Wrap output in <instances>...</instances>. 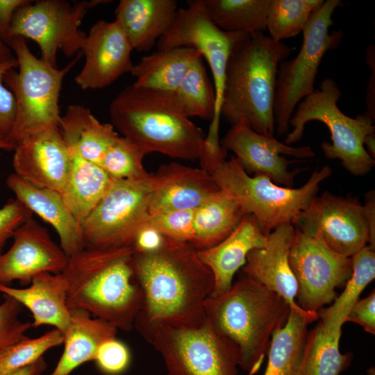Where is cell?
<instances>
[{
    "label": "cell",
    "mask_w": 375,
    "mask_h": 375,
    "mask_svg": "<svg viewBox=\"0 0 375 375\" xmlns=\"http://www.w3.org/2000/svg\"><path fill=\"white\" fill-rule=\"evenodd\" d=\"M131 265L144 294L134 327L147 341L161 326L198 327L206 322L213 276L190 243L165 238L155 251L134 252Z\"/></svg>",
    "instance_id": "obj_1"
},
{
    "label": "cell",
    "mask_w": 375,
    "mask_h": 375,
    "mask_svg": "<svg viewBox=\"0 0 375 375\" xmlns=\"http://www.w3.org/2000/svg\"><path fill=\"white\" fill-rule=\"evenodd\" d=\"M131 247L85 248L68 258L61 272L67 283V306L130 331L144 294L131 265Z\"/></svg>",
    "instance_id": "obj_2"
},
{
    "label": "cell",
    "mask_w": 375,
    "mask_h": 375,
    "mask_svg": "<svg viewBox=\"0 0 375 375\" xmlns=\"http://www.w3.org/2000/svg\"><path fill=\"white\" fill-rule=\"evenodd\" d=\"M293 51L262 31L245 34L228 58L220 117L232 125L244 119L256 133L274 138L277 70Z\"/></svg>",
    "instance_id": "obj_3"
},
{
    "label": "cell",
    "mask_w": 375,
    "mask_h": 375,
    "mask_svg": "<svg viewBox=\"0 0 375 375\" xmlns=\"http://www.w3.org/2000/svg\"><path fill=\"white\" fill-rule=\"evenodd\" d=\"M290 311L282 297L244 274L224 293L204 302L206 320L238 346L240 367L249 375L259 369L273 334Z\"/></svg>",
    "instance_id": "obj_4"
},
{
    "label": "cell",
    "mask_w": 375,
    "mask_h": 375,
    "mask_svg": "<svg viewBox=\"0 0 375 375\" xmlns=\"http://www.w3.org/2000/svg\"><path fill=\"white\" fill-rule=\"evenodd\" d=\"M111 124L147 154L199 159L206 134L181 114L165 94L126 86L109 106Z\"/></svg>",
    "instance_id": "obj_5"
},
{
    "label": "cell",
    "mask_w": 375,
    "mask_h": 375,
    "mask_svg": "<svg viewBox=\"0 0 375 375\" xmlns=\"http://www.w3.org/2000/svg\"><path fill=\"white\" fill-rule=\"evenodd\" d=\"M17 60L18 71L8 70L3 76L16 102V117L8 140L15 147L26 137L49 128H59L62 115L59 98L63 79L83 56L65 67H56L36 57L22 37L8 42Z\"/></svg>",
    "instance_id": "obj_6"
},
{
    "label": "cell",
    "mask_w": 375,
    "mask_h": 375,
    "mask_svg": "<svg viewBox=\"0 0 375 375\" xmlns=\"http://www.w3.org/2000/svg\"><path fill=\"white\" fill-rule=\"evenodd\" d=\"M323 166L312 172L298 188L280 186L264 175L250 176L240 160L232 156L210 172L218 187L231 195L246 214L256 219L261 232L267 236L278 226L291 224L317 195L319 184L332 174Z\"/></svg>",
    "instance_id": "obj_7"
},
{
    "label": "cell",
    "mask_w": 375,
    "mask_h": 375,
    "mask_svg": "<svg viewBox=\"0 0 375 375\" xmlns=\"http://www.w3.org/2000/svg\"><path fill=\"white\" fill-rule=\"evenodd\" d=\"M341 95L336 82L331 78H324L319 89H315L297 104L290 121L293 129L288 134L284 144L290 145L299 142L308 122H321L328 128L332 141L321 144L324 156L328 159L340 160L349 172L363 176L375 165V160L363 144L365 138L375 133L374 122L365 113L356 118L343 113L338 106Z\"/></svg>",
    "instance_id": "obj_8"
},
{
    "label": "cell",
    "mask_w": 375,
    "mask_h": 375,
    "mask_svg": "<svg viewBox=\"0 0 375 375\" xmlns=\"http://www.w3.org/2000/svg\"><path fill=\"white\" fill-rule=\"evenodd\" d=\"M343 5L340 0H326L315 10L306 24L303 42L298 54L280 62L276 74L274 117L278 134L288 133L294 108L314 92L319 67L326 51L337 48L344 33L330 32L335 9Z\"/></svg>",
    "instance_id": "obj_9"
},
{
    "label": "cell",
    "mask_w": 375,
    "mask_h": 375,
    "mask_svg": "<svg viewBox=\"0 0 375 375\" xmlns=\"http://www.w3.org/2000/svg\"><path fill=\"white\" fill-rule=\"evenodd\" d=\"M178 8L175 18L157 42L158 49L189 47L197 50L211 71L215 93V108L206 135L204 147L210 151L221 148L219 138L220 110L228 58L244 33L226 32L212 20L205 0H191Z\"/></svg>",
    "instance_id": "obj_10"
},
{
    "label": "cell",
    "mask_w": 375,
    "mask_h": 375,
    "mask_svg": "<svg viewBox=\"0 0 375 375\" xmlns=\"http://www.w3.org/2000/svg\"><path fill=\"white\" fill-rule=\"evenodd\" d=\"M147 341L160 354L167 375H238V346L206 319L198 327L159 326Z\"/></svg>",
    "instance_id": "obj_11"
},
{
    "label": "cell",
    "mask_w": 375,
    "mask_h": 375,
    "mask_svg": "<svg viewBox=\"0 0 375 375\" xmlns=\"http://www.w3.org/2000/svg\"><path fill=\"white\" fill-rule=\"evenodd\" d=\"M109 2L29 0L15 12L10 39L13 37L31 39L39 46L40 58L57 67L58 50L71 57L81 49L86 34L79 27L88 11Z\"/></svg>",
    "instance_id": "obj_12"
},
{
    "label": "cell",
    "mask_w": 375,
    "mask_h": 375,
    "mask_svg": "<svg viewBox=\"0 0 375 375\" xmlns=\"http://www.w3.org/2000/svg\"><path fill=\"white\" fill-rule=\"evenodd\" d=\"M151 192V174L142 179L114 180L81 224L85 247H131L136 232L149 217Z\"/></svg>",
    "instance_id": "obj_13"
},
{
    "label": "cell",
    "mask_w": 375,
    "mask_h": 375,
    "mask_svg": "<svg viewBox=\"0 0 375 375\" xmlns=\"http://www.w3.org/2000/svg\"><path fill=\"white\" fill-rule=\"evenodd\" d=\"M289 263L297 283V304L317 312L338 297L352 274L351 258L335 253L319 239L295 228Z\"/></svg>",
    "instance_id": "obj_14"
},
{
    "label": "cell",
    "mask_w": 375,
    "mask_h": 375,
    "mask_svg": "<svg viewBox=\"0 0 375 375\" xmlns=\"http://www.w3.org/2000/svg\"><path fill=\"white\" fill-rule=\"evenodd\" d=\"M292 224L319 239L335 253L349 258L370 240L369 224L358 199L329 192L315 196Z\"/></svg>",
    "instance_id": "obj_15"
},
{
    "label": "cell",
    "mask_w": 375,
    "mask_h": 375,
    "mask_svg": "<svg viewBox=\"0 0 375 375\" xmlns=\"http://www.w3.org/2000/svg\"><path fill=\"white\" fill-rule=\"evenodd\" d=\"M219 143L224 150L235 154L247 174L266 176L288 188L293 186L296 175L303 169L289 170L290 162L281 155L301 159L315 156L309 146L293 147L256 133L244 119L232 125Z\"/></svg>",
    "instance_id": "obj_16"
},
{
    "label": "cell",
    "mask_w": 375,
    "mask_h": 375,
    "mask_svg": "<svg viewBox=\"0 0 375 375\" xmlns=\"http://www.w3.org/2000/svg\"><path fill=\"white\" fill-rule=\"evenodd\" d=\"M12 238L10 249L0 253V285L13 281L28 285L38 274H60L65 269L69 257L33 218L20 226Z\"/></svg>",
    "instance_id": "obj_17"
},
{
    "label": "cell",
    "mask_w": 375,
    "mask_h": 375,
    "mask_svg": "<svg viewBox=\"0 0 375 375\" xmlns=\"http://www.w3.org/2000/svg\"><path fill=\"white\" fill-rule=\"evenodd\" d=\"M81 51L85 62L74 81L82 90L104 88L130 73L133 66V49L116 20L94 23Z\"/></svg>",
    "instance_id": "obj_18"
},
{
    "label": "cell",
    "mask_w": 375,
    "mask_h": 375,
    "mask_svg": "<svg viewBox=\"0 0 375 375\" xmlns=\"http://www.w3.org/2000/svg\"><path fill=\"white\" fill-rule=\"evenodd\" d=\"M294 233L295 228L291 224L276 228L267 236L263 247L254 249L248 253L242 271L282 297L291 310L310 324L319 319L317 312L302 309L295 299L297 283L289 263Z\"/></svg>",
    "instance_id": "obj_19"
},
{
    "label": "cell",
    "mask_w": 375,
    "mask_h": 375,
    "mask_svg": "<svg viewBox=\"0 0 375 375\" xmlns=\"http://www.w3.org/2000/svg\"><path fill=\"white\" fill-rule=\"evenodd\" d=\"M13 151L15 174L37 187L62 193L69 157L59 128L33 133L22 140Z\"/></svg>",
    "instance_id": "obj_20"
},
{
    "label": "cell",
    "mask_w": 375,
    "mask_h": 375,
    "mask_svg": "<svg viewBox=\"0 0 375 375\" xmlns=\"http://www.w3.org/2000/svg\"><path fill=\"white\" fill-rule=\"evenodd\" d=\"M149 215L177 210H194L220 188L203 169L178 162L163 164L151 174Z\"/></svg>",
    "instance_id": "obj_21"
},
{
    "label": "cell",
    "mask_w": 375,
    "mask_h": 375,
    "mask_svg": "<svg viewBox=\"0 0 375 375\" xmlns=\"http://www.w3.org/2000/svg\"><path fill=\"white\" fill-rule=\"evenodd\" d=\"M6 182L18 201L53 227L60 239V247L68 257L85 248L81 224L60 193L37 187L15 173L10 174Z\"/></svg>",
    "instance_id": "obj_22"
},
{
    "label": "cell",
    "mask_w": 375,
    "mask_h": 375,
    "mask_svg": "<svg viewBox=\"0 0 375 375\" xmlns=\"http://www.w3.org/2000/svg\"><path fill=\"white\" fill-rule=\"evenodd\" d=\"M267 240L254 217L246 214L236 228L222 241L211 247L197 250L201 262L210 270L214 280L210 297L222 294L233 284L235 273L246 262L248 253L262 248Z\"/></svg>",
    "instance_id": "obj_23"
},
{
    "label": "cell",
    "mask_w": 375,
    "mask_h": 375,
    "mask_svg": "<svg viewBox=\"0 0 375 375\" xmlns=\"http://www.w3.org/2000/svg\"><path fill=\"white\" fill-rule=\"evenodd\" d=\"M67 283L62 273L42 272L25 288L0 285V292L10 296L32 313V327L50 325L65 332L70 319Z\"/></svg>",
    "instance_id": "obj_24"
},
{
    "label": "cell",
    "mask_w": 375,
    "mask_h": 375,
    "mask_svg": "<svg viewBox=\"0 0 375 375\" xmlns=\"http://www.w3.org/2000/svg\"><path fill=\"white\" fill-rule=\"evenodd\" d=\"M178 10L174 0H121L115 20L133 51H148L167 31Z\"/></svg>",
    "instance_id": "obj_25"
},
{
    "label": "cell",
    "mask_w": 375,
    "mask_h": 375,
    "mask_svg": "<svg viewBox=\"0 0 375 375\" xmlns=\"http://www.w3.org/2000/svg\"><path fill=\"white\" fill-rule=\"evenodd\" d=\"M117 328L111 323L82 309H70V319L63 333L64 350L49 375H69L81 365L94 361L105 341L116 338Z\"/></svg>",
    "instance_id": "obj_26"
},
{
    "label": "cell",
    "mask_w": 375,
    "mask_h": 375,
    "mask_svg": "<svg viewBox=\"0 0 375 375\" xmlns=\"http://www.w3.org/2000/svg\"><path fill=\"white\" fill-rule=\"evenodd\" d=\"M66 144L69 161L61 195L74 216L82 224L114 180L100 166L83 158L74 146Z\"/></svg>",
    "instance_id": "obj_27"
},
{
    "label": "cell",
    "mask_w": 375,
    "mask_h": 375,
    "mask_svg": "<svg viewBox=\"0 0 375 375\" xmlns=\"http://www.w3.org/2000/svg\"><path fill=\"white\" fill-rule=\"evenodd\" d=\"M201 58L195 49L177 47L157 49L133 64L131 74L137 88L163 94L173 92L196 60Z\"/></svg>",
    "instance_id": "obj_28"
},
{
    "label": "cell",
    "mask_w": 375,
    "mask_h": 375,
    "mask_svg": "<svg viewBox=\"0 0 375 375\" xmlns=\"http://www.w3.org/2000/svg\"><path fill=\"white\" fill-rule=\"evenodd\" d=\"M59 128L67 144L74 146L83 158L99 166L119 136L111 124L100 122L89 108L81 105L68 107L61 117Z\"/></svg>",
    "instance_id": "obj_29"
},
{
    "label": "cell",
    "mask_w": 375,
    "mask_h": 375,
    "mask_svg": "<svg viewBox=\"0 0 375 375\" xmlns=\"http://www.w3.org/2000/svg\"><path fill=\"white\" fill-rule=\"evenodd\" d=\"M245 215L237 201L220 189L194 209L193 233L190 244L197 250L215 246L236 228Z\"/></svg>",
    "instance_id": "obj_30"
},
{
    "label": "cell",
    "mask_w": 375,
    "mask_h": 375,
    "mask_svg": "<svg viewBox=\"0 0 375 375\" xmlns=\"http://www.w3.org/2000/svg\"><path fill=\"white\" fill-rule=\"evenodd\" d=\"M341 334L329 331L321 322L308 331L295 375H340L346 370L353 354L340 352Z\"/></svg>",
    "instance_id": "obj_31"
},
{
    "label": "cell",
    "mask_w": 375,
    "mask_h": 375,
    "mask_svg": "<svg viewBox=\"0 0 375 375\" xmlns=\"http://www.w3.org/2000/svg\"><path fill=\"white\" fill-rule=\"evenodd\" d=\"M351 258L352 274L344 285L342 294L331 306L317 311L322 324L329 331L342 333L347 315L360 299L365 287L375 278V251L368 244L354 254Z\"/></svg>",
    "instance_id": "obj_32"
},
{
    "label": "cell",
    "mask_w": 375,
    "mask_h": 375,
    "mask_svg": "<svg viewBox=\"0 0 375 375\" xmlns=\"http://www.w3.org/2000/svg\"><path fill=\"white\" fill-rule=\"evenodd\" d=\"M309 323L291 310L285 325L272 335L264 375H295Z\"/></svg>",
    "instance_id": "obj_33"
},
{
    "label": "cell",
    "mask_w": 375,
    "mask_h": 375,
    "mask_svg": "<svg viewBox=\"0 0 375 375\" xmlns=\"http://www.w3.org/2000/svg\"><path fill=\"white\" fill-rule=\"evenodd\" d=\"M165 94L188 118L196 117L212 120L215 108V93L202 57L191 66L178 88Z\"/></svg>",
    "instance_id": "obj_34"
},
{
    "label": "cell",
    "mask_w": 375,
    "mask_h": 375,
    "mask_svg": "<svg viewBox=\"0 0 375 375\" xmlns=\"http://www.w3.org/2000/svg\"><path fill=\"white\" fill-rule=\"evenodd\" d=\"M213 22L231 33H252L266 30L269 0H205Z\"/></svg>",
    "instance_id": "obj_35"
},
{
    "label": "cell",
    "mask_w": 375,
    "mask_h": 375,
    "mask_svg": "<svg viewBox=\"0 0 375 375\" xmlns=\"http://www.w3.org/2000/svg\"><path fill=\"white\" fill-rule=\"evenodd\" d=\"M324 0H269L266 30L275 41L295 37L301 33L312 14Z\"/></svg>",
    "instance_id": "obj_36"
},
{
    "label": "cell",
    "mask_w": 375,
    "mask_h": 375,
    "mask_svg": "<svg viewBox=\"0 0 375 375\" xmlns=\"http://www.w3.org/2000/svg\"><path fill=\"white\" fill-rule=\"evenodd\" d=\"M63 333L53 328L34 338L25 337L0 351V374L9 373L43 357L49 349L63 344Z\"/></svg>",
    "instance_id": "obj_37"
},
{
    "label": "cell",
    "mask_w": 375,
    "mask_h": 375,
    "mask_svg": "<svg viewBox=\"0 0 375 375\" xmlns=\"http://www.w3.org/2000/svg\"><path fill=\"white\" fill-rule=\"evenodd\" d=\"M147 154L138 145L119 135L105 154L100 166L113 180L145 178L150 175L143 165Z\"/></svg>",
    "instance_id": "obj_38"
},
{
    "label": "cell",
    "mask_w": 375,
    "mask_h": 375,
    "mask_svg": "<svg viewBox=\"0 0 375 375\" xmlns=\"http://www.w3.org/2000/svg\"><path fill=\"white\" fill-rule=\"evenodd\" d=\"M194 210H177L149 215L147 222L165 238L190 243L193 233Z\"/></svg>",
    "instance_id": "obj_39"
},
{
    "label": "cell",
    "mask_w": 375,
    "mask_h": 375,
    "mask_svg": "<svg viewBox=\"0 0 375 375\" xmlns=\"http://www.w3.org/2000/svg\"><path fill=\"white\" fill-rule=\"evenodd\" d=\"M3 297L0 303V351L26 337L32 328L31 322L19 319L23 306L10 296Z\"/></svg>",
    "instance_id": "obj_40"
},
{
    "label": "cell",
    "mask_w": 375,
    "mask_h": 375,
    "mask_svg": "<svg viewBox=\"0 0 375 375\" xmlns=\"http://www.w3.org/2000/svg\"><path fill=\"white\" fill-rule=\"evenodd\" d=\"M131 360L128 347L116 338L103 342L94 361L97 368L106 375H119L129 367Z\"/></svg>",
    "instance_id": "obj_41"
},
{
    "label": "cell",
    "mask_w": 375,
    "mask_h": 375,
    "mask_svg": "<svg viewBox=\"0 0 375 375\" xmlns=\"http://www.w3.org/2000/svg\"><path fill=\"white\" fill-rule=\"evenodd\" d=\"M15 56L0 61V135L7 136L13 127L16 117V102L12 91L3 81L5 74L10 69L17 67Z\"/></svg>",
    "instance_id": "obj_42"
},
{
    "label": "cell",
    "mask_w": 375,
    "mask_h": 375,
    "mask_svg": "<svg viewBox=\"0 0 375 375\" xmlns=\"http://www.w3.org/2000/svg\"><path fill=\"white\" fill-rule=\"evenodd\" d=\"M33 218V212L17 199H10L0 208V251L15 231Z\"/></svg>",
    "instance_id": "obj_43"
},
{
    "label": "cell",
    "mask_w": 375,
    "mask_h": 375,
    "mask_svg": "<svg viewBox=\"0 0 375 375\" xmlns=\"http://www.w3.org/2000/svg\"><path fill=\"white\" fill-rule=\"evenodd\" d=\"M351 322L362 326L364 330L375 334V292L365 298L359 299L351 308L345 322Z\"/></svg>",
    "instance_id": "obj_44"
},
{
    "label": "cell",
    "mask_w": 375,
    "mask_h": 375,
    "mask_svg": "<svg viewBox=\"0 0 375 375\" xmlns=\"http://www.w3.org/2000/svg\"><path fill=\"white\" fill-rule=\"evenodd\" d=\"M165 239L161 233L146 222L136 232L131 246L134 252H153L162 247Z\"/></svg>",
    "instance_id": "obj_45"
},
{
    "label": "cell",
    "mask_w": 375,
    "mask_h": 375,
    "mask_svg": "<svg viewBox=\"0 0 375 375\" xmlns=\"http://www.w3.org/2000/svg\"><path fill=\"white\" fill-rule=\"evenodd\" d=\"M29 0H0V39L7 44L16 10Z\"/></svg>",
    "instance_id": "obj_46"
},
{
    "label": "cell",
    "mask_w": 375,
    "mask_h": 375,
    "mask_svg": "<svg viewBox=\"0 0 375 375\" xmlns=\"http://www.w3.org/2000/svg\"><path fill=\"white\" fill-rule=\"evenodd\" d=\"M366 63L370 69L371 74L367 87L366 106L367 114L374 122L375 121V48L369 45L366 52Z\"/></svg>",
    "instance_id": "obj_47"
},
{
    "label": "cell",
    "mask_w": 375,
    "mask_h": 375,
    "mask_svg": "<svg viewBox=\"0 0 375 375\" xmlns=\"http://www.w3.org/2000/svg\"><path fill=\"white\" fill-rule=\"evenodd\" d=\"M364 212L369 224L370 231V240L369 246L375 249V193L374 191L368 192L365 194Z\"/></svg>",
    "instance_id": "obj_48"
},
{
    "label": "cell",
    "mask_w": 375,
    "mask_h": 375,
    "mask_svg": "<svg viewBox=\"0 0 375 375\" xmlns=\"http://www.w3.org/2000/svg\"><path fill=\"white\" fill-rule=\"evenodd\" d=\"M47 363L42 357L35 362L19 369L0 375H42L47 369Z\"/></svg>",
    "instance_id": "obj_49"
},
{
    "label": "cell",
    "mask_w": 375,
    "mask_h": 375,
    "mask_svg": "<svg viewBox=\"0 0 375 375\" xmlns=\"http://www.w3.org/2000/svg\"><path fill=\"white\" fill-rule=\"evenodd\" d=\"M364 147H367V152L368 154L375 160V134L367 135L363 141Z\"/></svg>",
    "instance_id": "obj_50"
},
{
    "label": "cell",
    "mask_w": 375,
    "mask_h": 375,
    "mask_svg": "<svg viewBox=\"0 0 375 375\" xmlns=\"http://www.w3.org/2000/svg\"><path fill=\"white\" fill-rule=\"evenodd\" d=\"M14 56L10 48L0 39V61L9 60Z\"/></svg>",
    "instance_id": "obj_51"
},
{
    "label": "cell",
    "mask_w": 375,
    "mask_h": 375,
    "mask_svg": "<svg viewBox=\"0 0 375 375\" xmlns=\"http://www.w3.org/2000/svg\"><path fill=\"white\" fill-rule=\"evenodd\" d=\"M15 148V147L8 140L6 136L0 135V150L12 151Z\"/></svg>",
    "instance_id": "obj_52"
},
{
    "label": "cell",
    "mask_w": 375,
    "mask_h": 375,
    "mask_svg": "<svg viewBox=\"0 0 375 375\" xmlns=\"http://www.w3.org/2000/svg\"><path fill=\"white\" fill-rule=\"evenodd\" d=\"M367 375H375L374 367H373L368 369L367 371Z\"/></svg>",
    "instance_id": "obj_53"
}]
</instances>
